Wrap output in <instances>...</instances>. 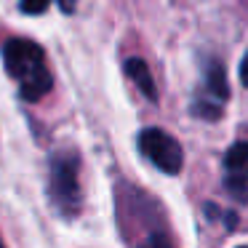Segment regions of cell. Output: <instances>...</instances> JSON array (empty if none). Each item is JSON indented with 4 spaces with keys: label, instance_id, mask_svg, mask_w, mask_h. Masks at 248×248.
I'll return each instance as SVG.
<instances>
[{
    "label": "cell",
    "instance_id": "30bf717a",
    "mask_svg": "<svg viewBox=\"0 0 248 248\" xmlns=\"http://www.w3.org/2000/svg\"><path fill=\"white\" fill-rule=\"evenodd\" d=\"M48 3L51 0H22L19 8H22V14H27V16H40V14H46Z\"/></svg>",
    "mask_w": 248,
    "mask_h": 248
},
{
    "label": "cell",
    "instance_id": "3957f363",
    "mask_svg": "<svg viewBox=\"0 0 248 248\" xmlns=\"http://www.w3.org/2000/svg\"><path fill=\"white\" fill-rule=\"evenodd\" d=\"M3 64H6L8 75L14 80H24L27 75H32L40 64H46V51L40 48L35 40L14 38L3 46Z\"/></svg>",
    "mask_w": 248,
    "mask_h": 248
},
{
    "label": "cell",
    "instance_id": "8fae6325",
    "mask_svg": "<svg viewBox=\"0 0 248 248\" xmlns=\"http://www.w3.org/2000/svg\"><path fill=\"white\" fill-rule=\"evenodd\" d=\"M139 248H171V243H168L166 235H152L150 240H147L144 246H139Z\"/></svg>",
    "mask_w": 248,
    "mask_h": 248
},
{
    "label": "cell",
    "instance_id": "6da1fadb",
    "mask_svg": "<svg viewBox=\"0 0 248 248\" xmlns=\"http://www.w3.org/2000/svg\"><path fill=\"white\" fill-rule=\"evenodd\" d=\"M78 160L75 152H56L51 157V179H48V192L54 198L56 208L64 216H75L83 205L80 182H78Z\"/></svg>",
    "mask_w": 248,
    "mask_h": 248
},
{
    "label": "cell",
    "instance_id": "7c38bea8",
    "mask_svg": "<svg viewBox=\"0 0 248 248\" xmlns=\"http://www.w3.org/2000/svg\"><path fill=\"white\" fill-rule=\"evenodd\" d=\"M221 219H224L227 230H235V227H237V216L232 214V211H224V214H221Z\"/></svg>",
    "mask_w": 248,
    "mask_h": 248
},
{
    "label": "cell",
    "instance_id": "52a82bcc",
    "mask_svg": "<svg viewBox=\"0 0 248 248\" xmlns=\"http://www.w3.org/2000/svg\"><path fill=\"white\" fill-rule=\"evenodd\" d=\"M224 187L237 203H248V171L246 168H237V171H230L224 176Z\"/></svg>",
    "mask_w": 248,
    "mask_h": 248
},
{
    "label": "cell",
    "instance_id": "ba28073f",
    "mask_svg": "<svg viewBox=\"0 0 248 248\" xmlns=\"http://www.w3.org/2000/svg\"><path fill=\"white\" fill-rule=\"evenodd\" d=\"M192 115L195 118H205V120H219L221 118V102L214 99L211 93L208 96L203 93V99H195L192 102Z\"/></svg>",
    "mask_w": 248,
    "mask_h": 248
},
{
    "label": "cell",
    "instance_id": "7a4b0ae2",
    "mask_svg": "<svg viewBox=\"0 0 248 248\" xmlns=\"http://www.w3.org/2000/svg\"><path fill=\"white\" fill-rule=\"evenodd\" d=\"M139 150L157 171L176 176L184 166V152L182 144L173 139L171 134H166L163 128H144L139 134Z\"/></svg>",
    "mask_w": 248,
    "mask_h": 248
},
{
    "label": "cell",
    "instance_id": "8992f818",
    "mask_svg": "<svg viewBox=\"0 0 248 248\" xmlns=\"http://www.w3.org/2000/svg\"><path fill=\"white\" fill-rule=\"evenodd\" d=\"M205 91L211 93L219 102H227L230 99V83H227V70L221 67V62L211 59L208 70H205Z\"/></svg>",
    "mask_w": 248,
    "mask_h": 248
},
{
    "label": "cell",
    "instance_id": "9a60e30c",
    "mask_svg": "<svg viewBox=\"0 0 248 248\" xmlns=\"http://www.w3.org/2000/svg\"><path fill=\"white\" fill-rule=\"evenodd\" d=\"M240 248H248V246H240Z\"/></svg>",
    "mask_w": 248,
    "mask_h": 248
},
{
    "label": "cell",
    "instance_id": "5bb4252c",
    "mask_svg": "<svg viewBox=\"0 0 248 248\" xmlns=\"http://www.w3.org/2000/svg\"><path fill=\"white\" fill-rule=\"evenodd\" d=\"M56 3H59V8H62L64 14H72V11H75V3H78V0H56Z\"/></svg>",
    "mask_w": 248,
    "mask_h": 248
},
{
    "label": "cell",
    "instance_id": "4fadbf2b",
    "mask_svg": "<svg viewBox=\"0 0 248 248\" xmlns=\"http://www.w3.org/2000/svg\"><path fill=\"white\" fill-rule=\"evenodd\" d=\"M240 83L248 88V54L243 56V62H240Z\"/></svg>",
    "mask_w": 248,
    "mask_h": 248
},
{
    "label": "cell",
    "instance_id": "5b68a950",
    "mask_svg": "<svg viewBox=\"0 0 248 248\" xmlns=\"http://www.w3.org/2000/svg\"><path fill=\"white\" fill-rule=\"evenodd\" d=\"M125 75L131 78V80L136 83V88H139L141 93H144L150 102H157V88H155V80H152V72L150 67H147L144 59H139V56H131V59H125L123 64Z\"/></svg>",
    "mask_w": 248,
    "mask_h": 248
},
{
    "label": "cell",
    "instance_id": "277c9868",
    "mask_svg": "<svg viewBox=\"0 0 248 248\" xmlns=\"http://www.w3.org/2000/svg\"><path fill=\"white\" fill-rule=\"evenodd\" d=\"M51 88H54V78H51L48 67L40 64L32 75L19 80V96H22L24 102H38V99H43Z\"/></svg>",
    "mask_w": 248,
    "mask_h": 248
},
{
    "label": "cell",
    "instance_id": "9c48e42d",
    "mask_svg": "<svg viewBox=\"0 0 248 248\" xmlns=\"http://www.w3.org/2000/svg\"><path fill=\"white\" fill-rule=\"evenodd\" d=\"M224 168L227 171H237V168H248V141H235L224 155Z\"/></svg>",
    "mask_w": 248,
    "mask_h": 248
}]
</instances>
